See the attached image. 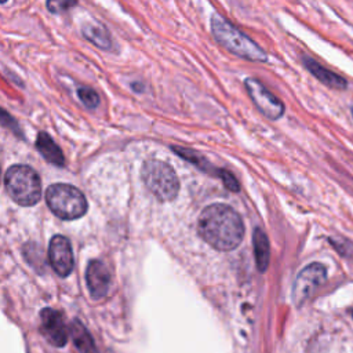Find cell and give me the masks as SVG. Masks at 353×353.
<instances>
[{
	"mask_svg": "<svg viewBox=\"0 0 353 353\" xmlns=\"http://www.w3.org/2000/svg\"><path fill=\"white\" fill-rule=\"evenodd\" d=\"M197 229L201 239L219 251L236 248L244 236V223L239 212L221 203L211 204L201 211Z\"/></svg>",
	"mask_w": 353,
	"mask_h": 353,
	"instance_id": "1",
	"label": "cell"
},
{
	"mask_svg": "<svg viewBox=\"0 0 353 353\" xmlns=\"http://www.w3.org/2000/svg\"><path fill=\"white\" fill-rule=\"evenodd\" d=\"M211 33L218 44L239 58L251 62H268L269 59L266 51L255 40L219 14L211 17Z\"/></svg>",
	"mask_w": 353,
	"mask_h": 353,
	"instance_id": "2",
	"label": "cell"
},
{
	"mask_svg": "<svg viewBox=\"0 0 353 353\" xmlns=\"http://www.w3.org/2000/svg\"><path fill=\"white\" fill-rule=\"evenodd\" d=\"M4 183L10 197L21 205H34L40 200V178L29 165L17 164L10 167L6 172Z\"/></svg>",
	"mask_w": 353,
	"mask_h": 353,
	"instance_id": "3",
	"label": "cell"
},
{
	"mask_svg": "<svg viewBox=\"0 0 353 353\" xmlns=\"http://www.w3.org/2000/svg\"><path fill=\"white\" fill-rule=\"evenodd\" d=\"M46 201L50 210L61 219L72 221L83 216L87 211L84 194L68 183H54L46 192Z\"/></svg>",
	"mask_w": 353,
	"mask_h": 353,
	"instance_id": "4",
	"label": "cell"
},
{
	"mask_svg": "<svg viewBox=\"0 0 353 353\" xmlns=\"http://www.w3.org/2000/svg\"><path fill=\"white\" fill-rule=\"evenodd\" d=\"M145 186L161 201H170L179 192V181L172 167L161 160H146L141 170Z\"/></svg>",
	"mask_w": 353,
	"mask_h": 353,
	"instance_id": "5",
	"label": "cell"
},
{
	"mask_svg": "<svg viewBox=\"0 0 353 353\" xmlns=\"http://www.w3.org/2000/svg\"><path fill=\"white\" fill-rule=\"evenodd\" d=\"M244 87L254 106L269 120H279L284 112L285 106L283 101L276 97L262 81L255 77H248L244 80Z\"/></svg>",
	"mask_w": 353,
	"mask_h": 353,
	"instance_id": "6",
	"label": "cell"
},
{
	"mask_svg": "<svg viewBox=\"0 0 353 353\" xmlns=\"http://www.w3.org/2000/svg\"><path fill=\"white\" fill-rule=\"evenodd\" d=\"M327 279V269L321 263H312L303 268L292 287V298L295 305H302L307 301Z\"/></svg>",
	"mask_w": 353,
	"mask_h": 353,
	"instance_id": "7",
	"label": "cell"
},
{
	"mask_svg": "<svg viewBox=\"0 0 353 353\" xmlns=\"http://www.w3.org/2000/svg\"><path fill=\"white\" fill-rule=\"evenodd\" d=\"M48 259L54 272L58 276H69L73 269V254L70 243L66 237L57 234L51 239L48 247Z\"/></svg>",
	"mask_w": 353,
	"mask_h": 353,
	"instance_id": "8",
	"label": "cell"
},
{
	"mask_svg": "<svg viewBox=\"0 0 353 353\" xmlns=\"http://www.w3.org/2000/svg\"><path fill=\"white\" fill-rule=\"evenodd\" d=\"M41 331L50 343L54 346H65L68 342V330L62 320L61 313L51 307H44L40 312Z\"/></svg>",
	"mask_w": 353,
	"mask_h": 353,
	"instance_id": "9",
	"label": "cell"
},
{
	"mask_svg": "<svg viewBox=\"0 0 353 353\" xmlns=\"http://www.w3.org/2000/svg\"><path fill=\"white\" fill-rule=\"evenodd\" d=\"M85 281L92 298H103L108 295L112 284V277L103 262L91 261L85 270Z\"/></svg>",
	"mask_w": 353,
	"mask_h": 353,
	"instance_id": "10",
	"label": "cell"
},
{
	"mask_svg": "<svg viewBox=\"0 0 353 353\" xmlns=\"http://www.w3.org/2000/svg\"><path fill=\"white\" fill-rule=\"evenodd\" d=\"M302 65L305 66V69L313 76L316 77L321 84L332 88V90H346L347 87V81L345 77H342L341 74L335 73L334 70L325 68L324 65H321L320 62H317L316 59L303 55L302 57Z\"/></svg>",
	"mask_w": 353,
	"mask_h": 353,
	"instance_id": "11",
	"label": "cell"
},
{
	"mask_svg": "<svg viewBox=\"0 0 353 353\" xmlns=\"http://www.w3.org/2000/svg\"><path fill=\"white\" fill-rule=\"evenodd\" d=\"M36 148L48 163L59 167L65 164V157L62 150L58 148V145L52 141V138L47 132H39L36 138Z\"/></svg>",
	"mask_w": 353,
	"mask_h": 353,
	"instance_id": "12",
	"label": "cell"
},
{
	"mask_svg": "<svg viewBox=\"0 0 353 353\" xmlns=\"http://www.w3.org/2000/svg\"><path fill=\"white\" fill-rule=\"evenodd\" d=\"M70 335L74 346L79 349L80 353H98V349L87 331V328L79 321L73 320L70 324Z\"/></svg>",
	"mask_w": 353,
	"mask_h": 353,
	"instance_id": "13",
	"label": "cell"
},
{
	"mask_svg": "<svg viewBox=\"0 0 353 353\" xmlns=\"http://www.w3.org/2000/svg\"><path fill=\"white\" fill-rule=\"evenodd\" d=\"M83 36L101 50L112 48V39L108 29L99 23H87L81 29Z\"/></svg>",
	"mask_w": 353,
	"mask_h": 353,
	"instance_id": "14",
	"label": "cell"
},
{
	"mask_svg": "<svg viewBox=\"0 0 353 353\" xmlns=\"http://www.w3.org/2000/svg\"><path fill=\"white\" fill-rule=\"evenodd\" d=\"M252 243H254V254H255V261L261 272L266 270L269 265V256H270V250H269V240L265 232L261 228H256L254 230L252 236Z\"/></svg>",
	"mask_w": 353,
	"mask_h": 353,
	"instance_id": "15",
	"label": "cell"
},
{
	"mask_svg": "<svg viewBox=\"0 0 353 353\" xmlns=\"http://www.w3.org/2000/svg\"><path fill=\"white\" fill-rule=\"evenodd\" d=\"M174 152L176 154H179L181 157H183L185 160H188L189 163L194 164L197 168H200L201 171L204 172H208L214 176H218L219 172H221V168H215L203 154H200L199 152L196 150H192V149H185V148H178V146H174L172 148Z\"/></svg>",
	"mask_w": 353,
	"mask_h": 353,
	"instance_id": "16",
	"label": "cell"
},
{
	"mask_svg": "<svg viewBox=\"0 0 353 353\" xmlns=\"http://www.w3.org/2000/svg\"><path fill=\"white\" fill-rule=\"evenodd\" d=\"M77 95H79L80 101L84 103V106L88 108V109H94L99 103V97L91 87H87V85L79 87L77 88Z\"/></svg>",
	"mask_w": 353,
	"mask_h": 353,
	"instance_id": "17",
	"label": "cell"
},
{
	"mask_svg": "<svg viewBox=\"0 0 353 353\" xmlns=\"http://www.w3.org/2000/svg\"><path fill=\"white\" fill-rule=\"evenodd\" d=\"M77 0H47V8L52 14H62L74 7Z\"/></svg>",
	"mask_w": 353,
	"mask_h": 353,
	"instance_id": "18",
	"label": "cell"
},
{
	"mask_svg": "<svg viewBox=\"0 0 353 353\" xmlns=\"http://www.w3.org/2000/svg\"><path fill=\"white\" fill-rule=\"evenodd\" d=\"M218 178L222 179V182H223V185L228 190H230V192H239L240 190V183H239L237 178L230 171H226V170L221 168V172H219Z\"/></svg>",
	"mask_w": 353,
	"mask_h": 353,
	"instance_id": "19",
	"label": "cell"
},
{
	"mask_svg": "<svg viewBox=\"0 0 353 353\" xmlns=\"http://www.w3.org/2000/svg\"><path fill=\"white\" fill-rule=\"evenodd\" d=\"M0 124H1L3 127H6V128L11 130L15 135L18 134L19 137H22V132H21V130H19V127H18V123L11 117V114H10L8 112H6V110L1 109V108H0Z\"/></svg>",
	"mask_w": 353,
	"mask_h": 353,
	"instance_id": "20",
	"label": "cell"
},
{
	"mask_svg": "<svg viewBox=\"0 0 353 353\" xmlns=\"http://www.w3.org/2000/svg\"><path fill=\"white\" fill-rule=\"evenodd\" d=\"M331 244L335 247V250L338 252H341V255H350L349 252L353 251V245L350 241H347L346 239H339V240H335V239H330Z\"/></svg>",
	"mask_w": 353,
	"mask_h": 353,
	"instance_id": "21",
	"label": "cell"
},
{
	"mask_svg": "<svg viewBox=\"0 0 353 353\" xmlns=\"http://www.w3.org/2000/svg\"><path fill=\"white\" fill-rule=\"evenodd\" d=\"M350 112H352V117H353V106H352V109H350Z\"/></svg>",
	"mask_w": 353,
	"mask_h": 353,
	"instance_id": "22",
	"label": "cell"
},
{
	"mask_svg": "<svg viewBox=\"0 0 353 353\" xmlns=\"http://www.w3.org/2000/svg\"><path fill=\"white\" fill-rule=\"evenodd\" d=\"M6 1H7V0H0V3H6Z\"/></svg>",
	"mask_w": 353,
	"mask_h": 353,
	"instance_id": "23",
	"label": "cell"
},
{
	"mask_svg": "<svg viewBox=\"0 0 353 353\" xmlns=\"http://www.w3.org/2000/svg\"><path fill=\"white\" fill-rule=\"evenodd\" d=\"M0 178H1V170H0Z\"/></svg>",
	"mask_w": 353,
	"mask_h": 353,
	"instance_id": "24",
	"label": "cell"
}]
</instances>
